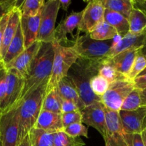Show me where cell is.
Returning <instances> with one entry per match:
<instances>
[{
  "mask_svg": "<svg viewBox=\"0 0 146 146\" xmlns=\"http://www.w3.org/2000/svg\"><path fill=\"white\" fill-rule=\"evenodd\" d=\"M71 0H59V4H60V8L62 9L64 11H67L68 10L69 7L71 4Z\"/></svg>",
  "mask_w": 146,
  "mask_h": 146,
  "instance_id": "44",
  "label": "cell"
},
{
  "mask_svg": "<svg viewBox=\"0 0 146 146\" xmlns=\"http://www.w3.org/2000/svg\"><path fill=\"white\" fill-rule=\"evenodd\" d=\"M52 45L54 49L52 70L46 93L57 87L59 83L67 77L70 68L78 59V56L72 46L62 45L56 40L53 41Z\"/></svg>",
  "mask_w": 146,
  "mask_h": 146,
  "instance_id": "4",
  "label": "cell"
},
{
  "mask_svg": "<svg viewBox=\"0 0 146 146\" xmlns=\"http://www.w3.org/2000/svg\"><path fill=\"white\" fill-rule=\"evenodd\" d=\"M59 94L62 99L72 101L80 111L85 108V105L80 98L78 92L67 77L63 78L57 85Z\"/></svg>",
  "mask_w": 146,
  "mask_h": 146,
  "instance_id": "21",
  "label": "cell"
},
{
  "mask_svg": "<svg viewBox=\"0 0 146 146\" xmlns=\"http://www.w3.org/2000/svg\"><path fill=\"white\" fill-rule=\"evenodd\" d=\"M20 19H21V11L19 10V7H17L16 5V7L13 8L9 12L8 22L4 31L2 42L0 47V62L1 63H2L9 46L15 36L17 29L19 25Z\"/></svg>",
  "mask_w": 146,
  "mask_h": 146,
  "instance_id": "16",
  "label": "cell"
},
{
  "mask_svg": "<svg viewBox=\"0 0 146 146\" xmlns=\"http://www.w3.org/2000/svg\"><path fill=\"white\" fill-rule=\"evenodd\" d=\"M34 128L54 133L63 131L62 114L42 110Z\"/></svg>",
  "mask_w": 146,
  "mask_h": 146,
  "instance_id": "19",
  "label": "cell"
},
{
  "mask_svg": "<svg viewBox=\"0 0 146 146\" xmlns=\"http://www.w3.org/2000/svg\"><path fill=\"white\" fill-rule=\"evenodd\" d=\"M104 111L106 123L105 133L103 138L105 146H128L127 133L123 128L118 112L110 111L105 108Z\"/></svg>",
  "mask_w": 146,
  "mask_h": 146,
  "instance_id": "9",
  "label": "cell"
},
{
  "mask_svg": "<svg viewBox=\"0 0 146 146\" xmlns=\"http://www.w3.org/2000/svg\"><path fill=\"white\" fill-rule=\"evenodd\" d=\"M44 0H25L23 1L19 10L22 17H34L41 11L44 7Z\"/></svg>",
  "mask_w": 146,
  "mask_h": 146,
  "instance_id": "30",
  "label": "cell"
},
{
  "mask_svg": "<svg viewBox=\"0 0 146 146\" xmlns=\"http://www.w3.org/2000/svg\"><path fill=\"white\" fill-rule=\"evenodd\" d=\"M134 7L143 10L146 13V0H133Z\"/></svg>",
  "mask_w": 146,
  "mask_h": 146,
  "instance_id": "43",
  "label": "cell"
},
{
  "mask_svg": "<svg viewBox=\"0 0 146 146\" xmlns=\"http://www.w3.org/2000/svg\"><path fill=\"white\" fill-rule=\"evenodd\" d=\"M113 39L97 41L91 38L89 34L77 36L72 48L78 56V58L90 61H101L108 57Z\"/></svg>",
  "mask_w": 146,
  "mask_h": 146,
  "instance_id": "5",
  "label": "cell"
},
{
  "mask_svg": "<svg viewBox=\"0 0 146 146\" xmlns=\"http://www.w3.org/2000/svg\"><path fill=\"white\" fill-rule=\"evenodd\" d=\"M141 51V50H140ZM146 68V57H145L141 53H139L136 57L133 65L130 69V73L127 75V79L133 81V79L138 76Z\"/></svg>",
  "mask_w": 146,
  "mask_h": 146,
  "instance_id": "34",
  "label": "cell"
},
{
  "mask_svg": "<svg viewBox=\"0 0 146 146\" xmlns=\"http://www.w3.org/2000/svg\"><path fill=\"white\" fill-rule=\"evenodd\" d=\"M54 133L33 128L29 133L31 146H54Z\"/></svg>",
  "mask_w": 146,
  "mask_h": 146,
  "instance_id": "26",
  "label": "cell"
},
{
  "mask_svg": "<svg viewBox=\"0 0 146 146\" xmlns=\"http://www.w3.org/2000/svg\"><path fill=\"white\" fill-rule=\"evenodd\" d=\"M134 88L133 81H114L110 84L105 94L100 97L101 103L107 109L119 112L124 100Z\"/></svg>",
  "mask_w": 146,
  "mask_h": 146,
  "instance_id": "8",
  "label": "cell"
},
{
  "mask_svg": "<svg viewBox=\"0 0 146 146\" xmlns=\"http://www.w3.org/2000/svg\"><path fill=\"white\" fill-rule=\"evenodd\" d=\"M82 15V11L80 12H72L64 20L60 21L55 28L54 31V40L62 44V43H67L68 34L72 36V33L80 24Z\"/></svg>",
  "mask_w": 146,
  "mask_h": 146,
  "instance_id": "18",
  "label": "cell"
},
{
  "mask_svg": "<svg viewBox=\"0 0 146 146\" xmlns=\"http://www.w3.org/2000/svg\"><path fill=\"white\" fill-rule=\"evenodd\" d=\"M140 53H141L145 57H146V38H145V43H144V45H143V48H141Z\"/></svg>",
  "mask_w": 146,
  "mask_h": 146,
  "instance_id": "47",
  "label": "cell"
},
{
  "mask_svg": "<svg viewBox=\"0 0 146 146\" xmlns=\"http://www.w3.org/2000/svg\"><path fill=\"white\" fill-rule=\"evenodd\" d=\"M24 78L15 69H7V90L0 113H4L15 107L20 101L24 86Z\"/></svg>",
  "mask_w": 146,
  "mask_h": 146,
  "instance_id": "10",
  "label": "cell"
},
{
  "mask_svg": "<svg viewBox=\"0 0 146 146\" xmlns=\"http://www.w3.org/2000/svg\"><path fill=\"white\" fill-rule=\"evenodd\" d=\"M61 103L62 98L56 87L45 94L42 110L61 114Z\"/></svg>",
  "mask_w": 146,
  "mask_h": 146,
  "instance_id": "27",
  "label": "cell"
},
{
  "mask_svg": "<svg viewBox=\"0 0 146 146\" xmlns=\"http://www.w3.org/2000/svg\"><path fill=\"white\" fill-rule=\"evenodd\" d=\"M101 61L78 58L67 73V77L76 88L85 106L96 102H101L100 97L96 96L90 88V81L98 74Z\"/></svg>",
  "mask_w": 146,
  "mask_h": 146,
  "instance_id": "2",
  "label": "cell"
},
{
  "mask_svg": "<svg viewBox=\"0 0 146 146\" xmlns=\"http://www.w3.org/2000/svg\"><path fill=\"white\" fill-rule=\"evenodd\" d=\"M78 107L72 101H68V100H64L62 98L61 103V114L67 113L76 112L79 111Z\"/></svg>",
  "mask_w": 146,
  "mask_h": 146,
  "instance_id": "39",
  "label": "cell"
},
{
  "mask_svg": "<svg viewBox=\"0 0 146 146\" xmlns=\"http://www.w3.org/2000/svg\"><path fill=\"white\" fill-rule=\"evenodd\" d=\"M7 69L4 64H0V108L4 103L7 90Z\"/></svg>",
  "mask_w": 146,
  "mask_h": 146,
  "instance_id": "36",
  "label": "cell"
},
{
  "mask_svg": "<svg viewBox=\"0 0 146 146\" xmlns=\"http://www.w3.org/2000/svg\"><path fill=\"white\" fill-rule=\"evenodd\" d=\"M104 7L102 0H92L88 1L84 10L77 27V35L80 32L89 34L100 24L104 21Z\"/></svg>",
  "mask_w": 146,
  "mask_h": 146,
  "instance_id": "11",
  "label": "cell"
},
{
  "mask_svg": "<svg viewBox=\"0 0 146 146\" xmlns=\"http://www.w3.org/2000/svg\"><path fill=\"white\" fill-rule=\"evenodd\" d=\"M117 35V31L112 26L103 21L99 24L94 30L89 34L91 38L97 41H107V40L114 39Z\"/></svg>",
  "mask_w": 146,
  "mask_h": 146,
  "instance_id": "28",
  "label": "cell"
},
{
  "mask_svg": "<svg viewBox=\"0 0 146 146\" xmlns=\"http://www.w3.org/2000/svg\"><path fill=\"white\" fill-rule=\"evenodd\" d=\"M20 146H31V142H30V138L29 134H27L25 137L22 139V141L20 143Z\"/></svg>",
  "mask_w": 146,
  "mask_h": 146,
  "instance_id": "45",
  "label": "cell"
},
{
  "mask_svg": "<svg viewBox=\"0 0 146 146\" xmlns=\"http://www.w3.org/2000/svg\"><path fill=\"white\" fill-rule=\"evenodd\" d=\"M47 84L42 85L19 102V141L29 134L35 125L42 108Z\"/></svg>",
  "mask_w": 146,
  "mask_h": 146,
  "instance_id": "3",
  "label": "cell"
},
{
  "mask_svg": "<svg viewBox=\"0 0 146 146\" xmlns=\"http://www.w3.org/2000/svg\"><path fill=\"white\" fill-rule=\"evenodd\" d=\"M42 10L34 17H22L20 19V26L22 31L24 41V48H27L37 41L41 20Z\"/></svg>",
  "mask_w": 146,
  "mask_h": 146,
  "instance_id": "17",
  "label": "cell"
},
{
  "mask_svg": "<svg viewBox=\"0 0 146 146\" xmlns=\"http://www.w3.org/2000/svg\"><path fill=\"white\" fill-rule=\"evenodd\" d=\"M140 106H142L140 90L135 88L124 100L120 110L126 111H134Z\"/></svg>",
  "mask_w": 146,
  "mask_h": 146,
  "instance_id": "32",
  "label": "cell"
},
{
  "mask_svg": "<svg viewBox=\"0 0 146 146\" xmlns=\"http://www.w3.org/2000/svg\"><path fill=\"white\" fill-rule=\"evenodd\" d=\"M19 103L0 116V138L3 146H19Z\"/></svg>",
  "mask_w": 146,
  "mask_h": 146,
  "instance_id": "6",
  "label": "cell"
},
{
  "mask_svg": "<svg viewBox=\"0 0 146 146\" xmlns=\"http://www.w3.org/2000/svg\"><path fill=\"white\" fill-rule=\"evenodd\" d=\"M104 21L115 28L119 35H125L129 31L128 19L126 17L116 11L104 9Z\"/></svg>",
  "mask_w": 146,
  "mask_h": 146,
  "instance_id": "23",
  "label": "cell"
},
{
  "mask_svg": "<svg viewBox=\"0 0 146 146\" xmlns=\"http://www.w3.org/2000/svg\"><path fill=\"white\" fill-rule=\"evenodd\" d=\"M0 116H1V113H0Z\"/></svg>",
  "mask_w": 146,
  "mask_h": 146,
  "instance_id": "51",
  "label": "cell"
},
{
  "mask_svg": "<svg viewBox=\"0 0 146 146\" xmlns=\"http://www.w3.org/2000/svg\"><path fill=\"white\" fill-rule=\"evenodd\" d=\"M53 59L52 43H42L24 78V89L20 101L30 95L42 85L48 84L52 70Z\"/></svg>",
  "mask_w": 146,
  "mask_h": 146,
  "instance_id": "1",
  "label": "cell"
},
{
  "mask_svg": "<svg viewBox=\"0 0 146 146\" xmlns=\"http://www.w3.org/2000/svg\"><path fill=\"white\" fill-rule=\"evenodd\" d=\"M102 2L104 9L116 11L127 19L135 7L133 0H102Z\"/></svg>",
  "mask_w": 146,
  "mask_h": 146,
  "instance_id": "25",
  "label": "cell"
},
{
  "mask_svg": "<svg viewBox=\"0 0 146 146\" xmlns=\"http://www.w3.org/2000/svg\"><path fill=\"white\" fill-rule=\"evenodd\" d=\"M140 96H141L142 106H146V87L143 90H140Z\"/></svg>",
  "mask_w": 146,
  "mask_h": 146,
  "instance_id": "46",
  "label": "cell"
},
{
  "mask_svg": "<svg viewBox=\"0 0 146 146\" xmlns=\"http://www.w3.org/2000/svg\"><path fill=\"white\" fill-rule=\"evenodd\" d=\"M9 17V13L6 14L5 16H4L0 19V47H1V42H2V38L3 36H4V31H5L6 27L7 25V22H8Z\"/></svg>",
  "mask_w": 146,
  "mask_h": 146,
  "instance_id": "42",
  "label": "cell"
},
{
  "mask_svg": "<svg viewBox=\"0 0 146 146\" xmlns=\"http://www.w3.org/2000/svg\"><path fill=\"white\" fill-rule=\"evenodd\" d=\"M125 131L128 134L141 133L146 128V106L134 111L118 112Z\"/></svg>",
  "mask_w": 146,
  "mask_h": 146,
  "instance_id": "12",
  "label": "cell"
},
{
  "mask_svg": "<svg viewBox=\"0 0 146 146\" xmlns=\"http://www.w3.org/2000/svg\"><path fill=\"white\" fill-rule=\"evenodd\" d=\"M98 74L106 78L110 84L114 81L128 80L125 76L122 75L115 69V68L112 65L108 58L100 61Z\"/></svg>",
  "mask_w": 146,
  "mask_h": 146,
  "instance_id": "29",
  "label": "cell"
},
{
  "mask_svg": "<svg viewBox=\"0 0 146 146\" xmlns=\"http://www.w3.org/2000/svg\"><path fill=\"white\" fill-rule=\"evenodd\" d=\"M63 131L73 138H79L80 136L88 138V128L82 123H76L64 128Z\"/></svg>",
  "mask_w": 146,
  "mask_h": 146,
  "instance_id": "35",
  "label": "cell"
},
{
  "mask_svg": "<svg viewBox=\"0 0 146 146\" xmlns=\"http://www.w3.org/2000/svg\"><path fill=\"white\" fill-rule=\"evenodd\" d=\"M17 0H3L0 1V19L9 14L17 5Z\"/></svg>",
  "mask_w": 146,
  "mask_h": 146,
  "instance_id": "38",
  "label": "cell"
},
{
  "mask_svg": "<svg viewBox=\"0 0 146 146\" xmlns=\"http://www.w3.org/2000/svg\"><path fill=\"white\" fill-rule=\"evenodd\" d=\"M85 143L80 138H73L63 131L54 133V146H84Z\"/></svg>",
  "mask_w": 146,
  "mask_h": 146,
  "instance_id": "31",
  "label": "cell"
},
{
  "mask_svg": "<svg viewBox=\"0 0 146 146\" xmlns=\"http://www.w3.org/2000/svg\"><path fill=\"white\" fill-rule=\"evenodd\" d=\"M135 88L143 90L146 87V74L142 76H138L135 79L133 80Z\"/></svg>",
  "mask_w": 146,
  "mask_h": 146,
  "instance_id": "41",
  "label": "cell"
},
{
  "mask_svg": "<svg viewBox=\"0 0 146 146\" xmlns=\"http://www.w3.org/2000/svg\"><path fill=\"white\" fill-rule=\"evenodd\" d=\"M62 122L64 128L76 123H82L81 111L62 114Z\"/></svg>",
  "mask_w": 146,
  "mask_h": 146,
  "instance_id": "37",
  "label": "cell"
},
{
  "mask_svg": "<svg viewBox=\"0 0 146 146\" xmlns=\"http://www.w3.org/2000/svg\"><path fill=\"white\" fill-rule=\"evenodd\" d=\"M110 83L102 76H94L90 81V88L96 96L102 97L110 86Z\"/></svg>",
  "mask_w": 146,
  "mask_h": 146,
  "instance_id": "33",
  "label": "cell"
},
{
  "mask_svg": "<svg viewBox=\"0 0 146 146\" xmlns=\"http://www.w3.org/2000/svg\"><path fill=\"white\" fill-rule=\"evenodd\" d=\"M127 143L128 146H145L141 133H127Z\"/></svg>",
  "mask_w": 146,
  "mask_h": 146,
  "instance_id": "40",
  "label": "cell"
},
{
  "mask_svg": "<svg viewBox=\"0 0 146 146\" xmlns=\"http://www.w3.org/2000/svg\"><path fill=\"white\" fill-rule=\"evenodd\" d=\"M0 146H3L2 145V142H1V138H0Z\"/></svg>",
  "mask_w": 146,
  "mask_h": 146,
  "instance_id": "50",
  "label": "cell"
},
{
  "mask_svg": "<svg viewBox=\"0 0 146 146\" xmlns=\"http://www.w3.org/2000/svg\"><path fill=\"white\" fill-rule=\"evenodd\" d=\"M141 49H130L120 53L113 58H108L112 65L122 75L127 78V75L133 65L136 57Z\"/></svg>",
  "mask_w": 146,
  "mask_h": 146,
  "instance_id": "20",
  "label": "cell"
},
{
  "mask_svg": "<svg viewBox=\"0 0 146 146\" xmlns=\"http://www.w3.org/2000/svg\"><path fill=\"white\" fill-rule=\"evenodd\" d=\"M59 9V0H49L45 2L42 10L40 29L37 36L38 41L42 43L53 42Z\"/></svg>",
  "mask_w": 146,
  "mask_h": 146,
  "instance_id": "7",
  "label": "cell"
},
{
  "mask_svg": "<svg viewBox=\"0 0 146 146\" xmlns=\"http://www.w3.org/2000/svg\"><path fill=\"white\" fill-rule=\"evenodd\" d=\"M24 41L23 37L22 31H21V26L19 25L17 31L16 32L15 36L13 38L12 41L10 43L9 48L7 49L4 58L2 61V64L4 66L9 64L11 61L15 59L20 54L24 51Z\"/></svg>",
  "mask_w": 146,
  "mask_h": 146,
  "instance_id": "22",
  "label": "cell"
},
{
  "mask_svg": "<svg viewBox=\"0 0 146 146\" xmlns=\"http://www.w3.org/2000/svg\"><path fill=\"white\" fill-rule=\"evenodd\" d=\"M142 138H143V143H144V145L146 146V128L141 133Z\"/></svg>",
  "mask_w": 146,
  "mask_h": 146,
  "instance_id": "48",
  "label": "cell"
},
{
  "mask_svg": "<svg viewBox=\"0 0 146 146\" xmlns=\"http://www.w3.org/2000/svg\"><path fill=\"white\" fill-rule=\"evenodd\" d=\"M146 38V31L140 34H133L127 32L123 36L117 35L113 39L107 58H113L120 53L130 49H141Z\"/></svg>",
  "mask_w": 146,
  "mask_h": 146,
  "instance_id": "14",
  "label": "cell"
},
{
  "mask_svg": "<svg viewBox=\"0 0 146 146\" xmlns=\"http://www.w3.org/2000/svg\"><path fill=\"white\" fill-rule=\"evenodd\" d=\"M82 123L97 130L104 136L105 133L106 115L104 107L101 102H96L81 111Z\"/></svg>",
  "mask_w": 146,
  "mask_h": 146,
  "instance_id": "13",
  "label": "cell"
},
{
  "mask_svg": "<svg viewBox=\"0 0 146 146\" xmlns=\"http://www.w3.org/2000/svg\"><path fill=\"white\" fill-rule=\"evenodd\" d=\"M144 74H146V68H145V70H144V71H143V72H142L141 73V74H140V75H139V76H142V75H144Z\"/></svg>",
  "mask_w": 146,
  "mask_h": 146,
  "instance_id": "49",
  "label": "cell"
},
{
  "mask_svg": "<svg viewBox=\"0 0 146 146\" xmlns=\"http://www.w3.org/2000/svg\"><path fill=\"white\" fill-rule=\"evenodd\" d=\"M129 33L140 34L146 31V13L134 7L128 18Z\"/></svg>",
  "mask_w": 146,
  "mask_h": 146,
  "instance_id": "24",
  "label": "cell"
},
{
  "mask_svg": "<svg viewBox=\"0 0 146 146\" xmlns=\"http://www.w3.org/2000/svg\"><path fill=\"white\" fill-rule=\"evenodd\" d=\"M0 64H1V62H0Z\"/></svg>",
  "mask_w": 146,
  "mask_h": 146,
  "instance_id": "52",
  "label": "cell"
},
{
  "mask_svg": "<svg viewBox=\"0 0 146 146\" xmlns=\"http://www.w3.org/2000/svg\"><path fill=\"white\" fill-rule=\"evenodd\" d=\"M42 42L37 41L32 45L30 46L27 48L24 49L21 54H20L15 59L5 65L7 69H15L25 78L28 71L29 70L30 66L32 63L34 56L37 54V51L40 49Z\"/></svg>",
  "mask_w": 146,
  "mask_h": 146,
  "instance_id": "15",
  "label": "cell"
}]
</instances>
